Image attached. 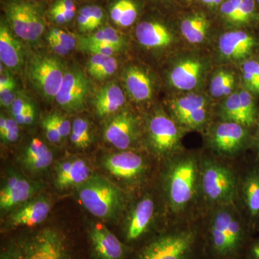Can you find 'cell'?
<instances>
[{
  "instance_id": "17",
  "label": "cell",
  "mask_w": 259,
  "mask_h": 259,
  "mask_svg": "<svg viewBox=\"0 0 259 259\" xmlns=\"http://www.w3.org/2000/svg\"><path fill=\"white\" fill-rule=\"evenodd\" d=\"M136 134V120L127 112L113 117L105 130V139L117 149L125 150L134 142Z\"/></svg>"
},
{
  "instance_id": "52",
  "label": "cell",
  "mask_w": 259,
  "mask_h": 259,
  "mask_svg": "<svg viewBox=\"0 0 259 259\" xmlns=\"http://www.w3.org/2000/svg\"><path fill=\"white\" fill-rule=\"evenodd\" d=\"M251 254L253 258L259 259V242H257L251 248Z\"/></svg>"
},
{
  "instance_id": "35",
  "label": "cell",
  "mask_w": 259,
  "mask_h": 259,
  "mask_svg": "<svg viewBox=\"0 0 259 259\" xmlns=\"http://www.w3.org/2000/svg\"><path fill=\"white\" fill-rule=\"evenodd\" d=\"M77 46H79L80 50L99 55L112 56L116 52H118L117 49L111 46L89 40L87 37H80Z\"/></svg>"
},
{
  "instance_id": "21",
  "label": "cell",
  "mask_w": 259,
  "mask_h": 259,
  "mask_svg": "<svg viewBox=\"0 0 259 259\" xmlns=\"http://www.w3.org/2000/svg\"><path fill=\"white\" fill-rule=\"evenodd\" d=\"M125 102V96L120 87L110 83L99 90L94 100V106L97 115L105 117L115 113Z\"/></svg>"
},
{
  "instance_id": "7",
  "label": "cell",
  "mask_w": 259,
  "mask_h": 259,
  "mask_svg": "<svg viewBox=\"0 0 259 259\" xmlns=\"http://www.w3.org/2000/svg\"><path fill=\"white\" fill-rule=\"evenodd\" d=\"M195 240L194 231L179 230L158 237L148 244L138 259H187Z\"/></svg>"
},
{
  "instance_id": "12",
  "label": "cell",
  "mask_w": 259,
  "mask_h": 259,
  "mask_svg": "<svg viewBox=\"0 0 259 259\" xmlns=\"http://www.w3.org/2000/svg\"><path fill=\"white\" fill-rule=\"evenodd\" d=\"M104 166L112 175L126 182L139 180L146 169L144 158L132 151H122L107 156Z\"/></svg>"
},
{
  "instance_id": "9",
  "label": "cell",
  "mask_w": 259,
  "mask_h": 259,
  "mask_svg": "<svg viewBox=\"0 0 259 259\" xmlns=\"http://www.w3.org/2000/svg\"><path fill=\"white\" fill-rule=\"evenodd\" d=\"M90 92V81L82 71L73 69L66 71L56 96L58 105L69 112L83 110Z\"/></svg>"
},
{
  "instance_id": "40",
  "label": "cell",
  "mask_w": 259,
  "mask_h": 259,
  "mask_svg": "<svg viewBox=\"0 0 259 259\" xmlns=\"http://www.w3.org/2000/svg\"><path fill=\"white\" fill-rule=\"evenodd\" d=\"M51 36L55 37L58 41L60 42L65 47H67L70 51H73L76 46V37L71 32L64 31L59 29H51L50 33Z\"/></svg>"
},
{
  "instance_id": "16",
  "label": "cell",
  "mask_w": 259,
  "mask_h": 259,
  "mask_svg": "<svg viewBox=\"0 0 259 259\" xmlns=\"http://www.w3.org/2000/svg\"><path fill=\"white\" fill-rule=\"evenodd\" d=\"M51 208V202L46 197L30 199L12 212L8 225L13 228L36 226L47 220Z\"/></svg>"
},
{
  "instance_id": "44",
  "label": "cell",
  "mask_w": 259,
  "mask_h": 259,
  "mask_svg": "<svg viewBox=\"0 0 259 259\" xmlns=\"http://www.w3.org/2000/svg\"><path fill=\"white\" fill-rule=\"evenodd\" d=\"M51 115H52L53 118L55 121L56 125H57L62 139L69 136L71 134V127H72L69 120L59 112H54Z\"/></svg>"
},
{
  "instance_id": "41",
  "label": "cell",
  "mask_w": 259,
  "mask_h": 259,
  "mask_svg": "<svg viewBox=\"0 0 259 259\" xmlns=\"http://www.w3.org/2000/svg\"><path fill=\"white\" fill-rule=\"evenodd\" d=\"M15 119L7 118V125L4 132L1 133L2 140L5 142L14 143L19 139V127Z\"/></svg>"
},
{
  "instance_id": "37",
  "label": "cell",
  "mask_w": 259,
  "mask_h": 259,
  "mask_svg": "<svg viewBox=\"0 0 259 259\" xmlns=\"http://www.w3.org/2000/svg\"><path fill=\"white\" fill-rule=\"evenodd\" d=\"M242 71L245 85L250 91L254 93L255 81L259 71V63L253 60L245 61L242 66Z\"/></svg>"
},
{
  "instance_id": "34",
  "label": "cell",
  "mask_w": 259,
  "mask_h": 259,
  "mask_svg": "<svg viewBox=\"0 0 259 259\" xmlns=\"http://www.w3.org/2000/svg\"><path fill=\"white\" fill-rule=\"evenodd\" d=\"M87 37L89 40H93V41L103 42L111 46L118 51H120L125 46V40L119 32L115 29L110 26L100 29L93 35H88Z\"/></svg>"
},
{
  "instance_id": "48",
  "label": "cell",
  "mask_w": 259,
  "mask_h": 259,
  "mask_svg": "<svg viewBox=\"0 0 259 259\" xmlns=\"http://www.w3.org/2000/svg\"><path fill=\"white\" fill-rule=\"evenodd\" d=\"M35 118V110L32 105L28 107V110L20 115L14 117L18 125H30Z\"/></svg>"
},
{
  "instance_id": "33",
  "label": "cell",
  "mask_w": 259,
  "mask_h": 259,
  "mask_svg": "<svg viewBox=\"0 0 259 259\" xmlns=\"http://www.w3.org/2000/svg\"><path fill=\"white\" fill-rule=\"evenodd\" d=\"M235 83L234 75L221 71L213 77L210 83V93L214 97L226 96L231 94Z\"/></svg>"
},
{
  "instance_id": "13",
  "label": "cell",
  "mask_w": 259,
  "mask_h": 259,
  "mask_svg": "<svg viewBox=\"0 0 259 259\" xmlns=\"http://www.w3.org/2000/svg\"><path fill=\"white\" fill-rule=\"evenodd\" d=\"M172 112L181 125L197 128L207 120V101L201 95H187L172 104Z\"/></svg>"
},
{
  "instance_id": "14",
  "label": "cell",
  "mask_w": 259,
  "mask_h": 259,
  "mask_svg": "<svg viewBox=\"0 0 259 259\" xmlns=\"http://www.w3.org/2000/svg\"><path fill=\"white\" fill-rule=\"evenodd\" d=\"M35 185L18 174H13L5 180L0 191V207L8 210L28 202L35 192Z\"/></svg>"
},
{
  "instance_id": "5",
  "label": "cell",
  "mask_w": 259,
  "mask_h": 259,
  "mask_svg": "<svg viewBox=\"0 0 259 259\" xmlns=\"http://www.w3.org/2000/svg\"><path fill=\"white\" fill-rule=\"evenodd\" d=\"M213 248L220 254L234 251L243 238V226L233 204L218 206L209 223Z\"/></svg>"
},
{
  "instance_id": "42",
  "label": "cell",
  "mask_w": 259,
  "mask_h": 259,
  "mask_svg": "<svg viewBox=\"0 0 259 259\" xmlns=\"http://www.w3.org/2000/svg\"><path fill=\"white\" fill-rule=\"evenodd\" d=\"M15 80L10 81L7 87L0 90V103L1 106L4 107H11L12 104L18 97L15 93Z\"/></svg>"
},
{
  "instance_id": "30",
  "label": "cell",
  "mask_w": 259,
  "mask_h": 259,
  "mask_svg": "<svg viewBox=\"0 0 259 259\" xmlns=\"http://www.w3.org/2000/svg\"><path fill=\"white\" fill-rule=\"evenodd\" d=\"M110 17L116 25L128 27L137 19V8L132 0H117L110 9Z\"/></svg>"
},
{
  "instance_id": "8",
  "label": "cell",
  "mask_w": 259,
  "mask_h": 259,
  "mask_svg": "<svg viewBox=\"0 0 259 259\" xmlns=\"http://www.w3.org/2000/svg\"><path fill=\"white\" fill-rule=\"evenodd\" d=\"M65 73L61 61L51 56H36L28 66L29 77L42 96L49 100L56 98Z\"/></svg>"
},
{
  "instance_id": "6",
  "label": "cell",
  "mask_w": 259,
  "mask_h": 259,
  "mask_svg": "<svg viewBox=\"0 0 259 259\" xmlns=\"http://www.w3.org/2000/svg\"><path fill=\"white\" fill-rule=\"evenodd\" d=\"M10 28L17 36L28 42L37 41L45 30V21L37 10L26 2L10 0L5 5Z\"/></svg>"
},
{
  "instance_id": "39",
  "label": "cell",
  "mask_w": 259,
  "mask_h": 259,
  "mask_svg": "<svg viewBox=\"0 0 259 259\" xmlns=\"http://www.w3.org/2000/svg\"><path fill=\"white\" fill-rule=\"evenodd\" d=\"M239 95L248 124L249 126L251 125L254 122L255 119V104L253 97L247 91H241L239 93Z\"/></svg>"
},
{
  "instance_id": "19",
  "label": "cell",
  "mask_w": 259,
  "mask_h": 259,
  "mask_svg": "<svg viewBox=\"0 0 259 259\" xmlns=\"http://www.w3.org/2000/svg\"><path fill=\"white\" fill-rule=\"evenodd\" d=\"M91 176V168L84 160H67L61 162L56 167V186L59 190L76 187Z\"/></svg>"
},
{
  "instance_id": "36",
  "label": "cell",
  "mask_w": 259,
  "mask_h": 259,
  "mask_svg": "<svg viewBox=\"0 0 259 259\" xmlns=\"http://www.w3.org/2000/svg\"><path fill=\"white\" fill-rule=\"evenodd\" d=\"M255 11L254 0H241L231 23H245L249 21Z\"/></svg>"
},
{
  "instance_id": "55",
  "label": "cell",
  "mask_w": 259,
  "mask_h": 259,
  "mask_svg": "<svg viewBox=\"0 0 259 259\" xmlns=\"http://www.w3.org/2000/svg\"><path fill=\"white\" fill-rule=\"evenodd\" d=\"M257 2H258V3H259V0H256Z\"/></svg>"
},
{
  "instance_id": "45",
  "label": "cell",
  "mask_w": 259,
  "mask_h": 259,
  "mask_svg": "<svg viewBox=\"0 0 259 259\" xmlns=\"http://www.w3.org/2000/svg\"><path fill=\"white\" fill-rule=\"evenodd\" d=\"M241 2V0H226L221 5V14L227 20L232 22Z\"/></svg>"
},
{
  "instance_id": "3",
  "label": "cell",
  "mask_w": 259,
  "mask_h": 259,
  "mask_svg": "<svg viewBox=\"0 0 259 259\" xmlns=\"http://www.w3.org/2000/svg\"><path fill=\"white\" fill-rule=\"evenodd\" d=\"M75 188L84 208L95 217L114 219L123 206L122 192L104 177L92 175L86 182Z\"/></svg>"
},
{
  "instance_id": "54",
  "label": "cell",
  "mask_w": 259,
  "mask_h": 259,
  "mask_svg": "<svg viewBox=\"0 0 259 259\" xmlns=\"http://www.w3.org/2000/svg\"><path fill=\"white\" fill-rule=\"evenodd\" d=\"M257 139H258V144L259 146V124L258 127V132H257Z\"/></svg>"
},
{
  "instance_id": "32",
  "label": "cell",
  "mask_w": 259,
  "mask_h": 259,
  "mask_svg": "<svg viewBox=\"0 0 259 259\" xmlns=\"http://www.w3.org/2000/svg\"><path fill=\"white\" fill-rule=\"evenodd\" d=\"M71 141L76 148L85 149L91 144L90 125L88 120L78 117L73 122L71 127Z\"/></svg>"
},
{
  "instance_id": "43",
  "label": "cell",
  "mask_w": 259,
  "mask_h": 259,
  "mask_svg": "<svg viewBox=\"0 0 259 259\" xmlns=\"http://www.w3.org/2000/svg\"><path fill=\"white\" fill-rule=\"evenodd\" d=\"M77 23L81 32L92 31V6L84 7L80 10Z\"/></svg>"
},
{
  "instance_id": "26",
  "label": "cell",
  "mask_w": 259,
  "mask_h": 259,
  "mask_svg": "<svg viewBox=\"0 0 259 259\" xmlns=\"http://www.w3.org/2000/svg\"><path fill=\"white\" fill-rule=\"evenodd\" d=\"M125 82L127 92L135 101H146L151 98V80L143 70L136 66L129 67L125 71Z\"/></svg>"
},
{
  "instance_id": "4",
  "label": "cell",
  "mask_w": 259,
  "mask_h": 259,
  "mask_svg": "<svg viewBox=\"0 0 259 259\" xmlns=\"http://www.w3.org/2000/svg\"><path fill=\"white\" fill-rule=\"evenodd\" d=\"M238 190L236 174L232 168L214 160L199 162V191L212 205L233 204Z\"/></svg>"
},
{
  "instance_id": "47",
  "label": "cell",
  "mask_w": 259,
  "mask_h": 259,
  "mask_svg": "<svg viewBox=\"0 0 259 259\" xmlns=\"http://www.w3.org/2000/svg\"><path fill=\"white\" fill-rule=\"evenodd\" d=\"M76 8L73 0H57L50 11L62 12V13H67V12H75Z\"/></svg>"
},
{
  "instance_id": "18",
  "label": "cell",
  "mask_w": 259,
  "mask_h": 259,
  "mask_svg": "<svg viewBox=\"0 0 259 259\" xmlns=\"http://www.w3.org/2000/svg\"><path fill=\"white\" fill-rule=\"evenodd\" d=\"M155 208L154 200L148 195L136 203L126 224V237L128 241L137 240L148 231L154 218Z\"/></svg>"
},
{
  "instance_id": "20",
  "label": "cell",
  "mask_w": 259,
  "mask_h": 259,
  "mask_svg": "<svg viewBox=\"0 0 259 259\" xmlns=\"http://www.w3.org/2000/svg\"><path fill=\"white\" fill-rule=\"evenodd\" d=\"M254 46V38L241 30L226 32L219 39L220 51L228 59L244 58L250 54Z\"/></svg>"
},
{
  "instance_id": "31",
  "label": "cell",
  "mask_w": 259,
  "mask_h": 259,
  "mask_svg": "<svg viewBox=\"0 0 259 259\" xmlns=\"http://www.w3.org/2000/svg\"><path fill=\"white\" fill-rule=\"evenodd\" d=\"M223 116L227 121L236 122L243 126H249L247 120L239 93L232 94L225 102Z\"/></svg>"
},
{
  "instance_id": "51",
  "label": "cell",
  "mask_w": 259,
  "mask_h": 259,
  "mask_svg": "<svg viewBox=\"0 0 259 259\" xmlns=\"http://www.w3.org/2000/svg\"><path fill=\"white\" fill-rule=\"evenodd\" d=\"M51 19L53 21L57 24H64L69 22L75 15V12H62L50 11Z\"/></svg>"
},
{
  "instance_id": "24",
  "label": "cell",
  "mask_w": 259,
  "mask_h": 259,
  "mask_svg": "<svg viewBox=\"0 0 259 259\" xmlns=\"http://www.w3.org/2000/svg\"><path fill=\"white\" fill-rule=\"evenodd\" d=\"M136 35L140 44L148 48L167 47L171 44L172 35L168 29L156 22H144L138 25Z\"/></svg>"
},
{
  "instance_id": "49",
  "label": "cell",
  "mask_w": 259,
  "mask_h": 259,
  "mask_svg": "<svg viewBox=\"0 0 259 259\" xmlns=\"http://www.w3.org/2000/svg\"><path fill=\"white\" fill-rule=\"evenodd\" d=\"M48 42H49V46L53 51H54L55 54L59 56H66L69 54V49L67 47H65L60 42L58 41L57 40L51 35H49L47 37Z\"/></svg>"
},
{
  "instance_id": "38",
  "label": "cell",
  "mask_w": 259,
  "mask_h": 259,
  "mask_svg": "<svg viewBox=\"0 0 259 259\" xmlns=\"http://www.w3.org/2000/svg\"><path fill=\"white\" fill-rule=\"evenodd\" d=\"M42 126L45 131L47 139L52 144H58L60 142L61 137L55 121L53 118L52 115H49L44 117L42 120Z\"/></svg>"
},
{
  "instance_id": "1",
  "label": "cell",
  "mask_w": 259,
  "mask_h": 259,
  "mask_svg": "<svg viewBox=\"0 0 259 259\" xmlns=\"http://www.w3.org/2000/svg\"><path fill=\"white\" fill-rule=\"evenodd\" d=\"M163 190L168 207L175 214L185 212L199 192V161L192 156H180L168 162Z\"/></svg>"
},
{
  "instance_id": "22",
  "label": "cell",
  "mask_w": 259,
  "mask_h": 259,
  "mask_svg": "<svg viewBox=\"0 0 259 259\" xmlns=\"http://www.w3.org/2000/svg\"><path fill=\"white\" fill-rule=\"evenodd\" d=\"M0 60L6 67L14 70L21 66L23 60L21 44L3 22L0 26Z\"/></svg>"
},
{
  "instance_id": "23",
  "label": "cell",
  "mask_w": 259,
  "mask_h": 259,
  "mask_svg": "<svg viewBox=\"0 0 259 259\" xmlns=\"http://www.w3.org/2000/svg\"><path fill=\"white\" fill-rule=\"evenodd\" d=\"M24 166L31 173L46 171L53 163V153L49 147L38 139L29 144L23 156Z\"/></svg>"
},
{
  "instance_id": "28",
  "label": "cell",
  "mask_w": 259,
  "mask_h": 259,
  "mask_svg": "<svg viewBox=\"0 0 259 259\" xmlns=\"http://www.w3.org/2000/svg\"><path fill=\"white\" fill-rule=\"evenodd\" d=\"M209 28L205 15L197 13L185 18L181 23V31L191 44L203 41Z\"/></svg>"
},
{
  "instance_id": "25",
  "label": "cell",
  "mask_w": 259,
  "mask_h": 259,
  "mask_svg": "<svg viewBox=\"0 0 259 259\" xmlns=\"http://www.w3.org/2000/svg\"><path fill=\"white\" fill-rule=\"evenodd\" d=\"M202 69V64L198 61L189 59L181 62L172 70L171 82L179 90H192L198 83Z\"/></svg>"
},
{
  "instance_id": "53",
  "label": "cell",
  "mask_w": 259,
  "mask_h": 259,
  "mask_svg": "<svg viewBox=\"0 0 259 259\" xmlns=\"http://www.w3.org/2000/svg\"><path fill=\"white\" fill-rule=\"evenodd\" d=\"M202 1L209 6H214V5H218L222 3L223 0H202Z\"/></svg>"
},
{
  "instance_id": "15",
  "label": "cell",
  "mask_w": 259,
  "mask_h": 259,
  "mask_svg": "<svg viewBox=\"0 0 259 259\" xmlns=\"http://www.w3.org/2000/svg\"><path fill=\"white\" fill-rule=\"evenodd\" d=\"M90 241L95 255L99 259H122L125 245L107 227L95 223L89 231Z\"/></svg>"
},
{
  "instance_id": "50",
  "label": "cell",
  "mask_w": 259,
  "mask_h": 259,
  "mask_svg": "<svg viewBox=\"0 0 259 259\" xmlns=\"http://www.w3.org/2000/svg\"><path fill=\"white\" fill-rule=\"evenodd\" d=\"M104 20V13L100 7L92 6V31L100 27Z\"/></svg>"
},
{
  "instance_id": "2",
  "label": "cell",
  "mask_w": 259,
  "mask_h": 259,
  "mask_svg": "<svg viewBox=\"0 0 259 259\" xmlns=\"http://www.w3.org/2000/svg\"><path fill=\"white\" fill-rule=\"evenodd\" d=\"M1 259H73L66 237L55 228H45L15 238Z\"/></svg>"
},
{
  "instance_id": "11",
  "label": "cell",
  "mask_w": 259,
  "mask_h": 259,
  "mask_svg": "<svg viewBox=\"0 0 259 259\" xmlns=\"http://www.w3.org/2000/svg\"><path fill=\"white\" fill-rule=\"evenodd\" d=\"M246 139L245 126L226 121L214 127L210 138V146L220 154L234 156L243 148Z\"/></svg>"
},
{
  "instance_id": "27",
  "label": "cell",
  "mask_w": 259,
  "mask_h": 259,
  "mask_svg": "<svg viewBox=\"0 0 259 259\" xmlns=\"http://www.w3.org/2000/svg\"><path fill=\"white\" fill-rule=\"evenodd\" d=\"M242 196L247 212L251 218L259 216V166L245 175L242 183Z\"/></svg>"
},
{
  "instance_id": "46",
  "label": "cell",
  "mask_w": 259,
  "mask_h": 259,
  "mask_svg": "<svg viewBox=\"0 0 259 259\" xmlns=\"http://www.w3.org/2000/svg\"><path fill=\"white\" fill-rule=\"evenodd\" d=\"M30 105L31 104L29 103V102L24 100L22 97H17L14 102L12 104L11 107H10L13 117L20 115V114L26 111L28 107L30 106Z\"/></svg>"
},
{
  "instance_id": "29",
  "label": "cell",
  "mask_w": 259,
  "mask_h": 259,
  "mask_svg": "<svg viewBox=\"0 0 259 259\" xmlns=\"http://www.w3.org/2000/svg\"><path fill=\"white\" fill-rule=\"evenodd\" d=\"M117 69V61L112 56L93 54L88 61L89 74L98 80L110 77L115 74Z\"/></svg>"
},
{
  "instance_id": "10",
  "label": "cell",
  "mask_w": 259,
  "mask_h": 259,
  "mask_svg": "<svg viewBox=\"0 0 259 259\" xmlns=\"http://www.w3.org/2000/svg\"><path fill=\"white\" fill-rule=\"evenodd\" d=\"M148 136L153 151L159 156L175 153L180 146V131L175 122L166 115L157 114L148 124Z\"/></svg>"
}]
</instances>
